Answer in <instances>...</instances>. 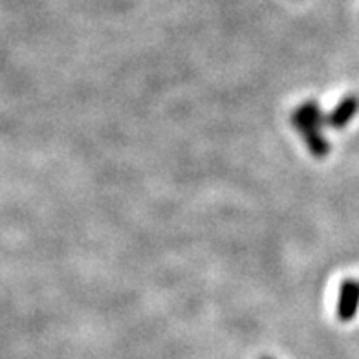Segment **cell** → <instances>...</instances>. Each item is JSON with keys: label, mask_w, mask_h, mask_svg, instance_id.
I'll return each mask as SVG.
<instances>
[{"label": "cell", "mask_w": 359, "mask_h": 359, "mask_svg": "<svg viewBox=\"0 0 359 359\" xmlns=\"http://www.w3.org/2000/svg\"><path fill=\"white\" fill-rule=\"evenodd\" d=\"M325 123L326 116L317 101H306L292 114V125L303 136L313 158H325L330 152V142H326L321 134V127Z\"/></svg>", "instance_id": "cell-1"}, {"label": "cell", "mask_w": 359, "mask_h": 359, "mask_svg": "<svg viewBox=\"0 0 359 359\" xmlns=\"http://www.w3.org/2000/svg\"><path fill=\"white\" fill-rule=\"evenodd\" d=\"M359 308V280L346 279L341 283L337 295V319L343 323L352 321Z\"/></svg>", "instance_id": "cell-2"}, {"label": "cell", "mask_w": 359, "mask_h": 359, "mask_svg": "<svg viewBox=\"0 0 359 359\" xmlns=\"http://www.w3.org/2000/svg\"><path fill=\"white\" fill-rule=\"evenodd\" d=\"M359 112V95L350 94L345 100H341L337 107L326 116V125L332 128H345Z\"/></svg>", "instance_id": "cell-3"}, {"label": "cell", "mask_w": 359, "mask_h": 359, "mask_svg": "<svg viewBox=\"0 0 359 359\" xmlns=\"http://www.w3.org/2000/svg\"><path fill=\"white\" fill-rule=\"evenodd\" d=\"M262 359H271V358H262Z\"/></svg>", "instance_id": "cell-4"}]
</instances>
